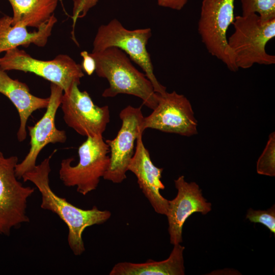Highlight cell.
<instances>
[{
  "instance_id": "7c38bea8",
  "label": "cell",
  "mask_w": 275,
  "mask_h": 275,
  "mask_svg": "<svg viewBox=\"0 0 275 275\" xmlns=\"http://www.w3.org/2000/svg\"><path fill=\"white\" fill-rule=\"evenodd\" d=\"M63 93L62 88L51 83L49 103L45 114L34 126H28L31 138L30 149L23 160L16 166L15 174L18 179L36 166L37 157L45 146L49 143L66 142L65 131L58 129L55 124L56 113Z\"/></svg>"
},
{
  "instance_id": "277c9868",
  "label": "cell",
  "mask_w": 275,
  "mask_h": 275,
  "mask_svg": "<svg viewBox=\"0 0 275 275\" xmlns=\"http://www.w3.org/2000/svg\"><path fill=\"white\" fill-rule=\"evenodd\" d=\"M152 35L150 28L129 30L117 19L100 25L94 38L92 52L101 51L106 48L117 47L138 64L151 81L154 91L160 95L167 92L166 88L156 78L147 44Z\"/></svg>"
},
{
  "instance_id": "ac0fdd59",
  "label": "cell",
  "mask_w": 275,
  "mask_h": 275,
  "mask_svg": "<svg viewBox=\"0 0 275 275\" xmlns=\"http://www.w3.org/2000/svg\"><path fill=\"white\" fill-rule=\"evenodd\" d=\"M13 9L11 23L39 28L53 14L58 0H8Z\"/></svg>"
},
{
  "instance_id": "5bb4252c",
  "label": "cell",
  "mask_w": 275,
  "mask_h": 275,
  "mask_svg": "<svg viewBox=\"0 0 275 275\" xmlns=\"http://www.w3.org/2000/svg\"><path fill=\"white\" fill-rule=\"evenodd\" d=\"M142 134L140 133L136 139L134 154L128 164V171L135 175L140 188L155 211L166 215L169 200L160 193V190L165 188L160 180L163 169L153 163L149 152L143 143Z\"/></svg>"
},
{
  "instance_id": "cb8c5ba5",
  "label": "cell",
  "mask_w": 275,
  "mask_h": 275,
  "mask_svg": "<svg viewBox=\"0 0 275 275\" xmlns=\"http://www.w3.org/2000/svg\"><path fill=\"white\" fill-rule=\"evenodd\" d=\"M188 0H157L159 6L176 10H181L186 4Z\"/></svg>"
},
{
  "instance_id": "9c48e42d",
  "label": "cell",
  "mask_w": 275,
  "mask_h": 275,
  "mask_svg": "<svg viewBox=\"0 0 275 275\" xmlns=\"http://www.w3.org/2000/svg\"><path fill=\"white\" fill-rule=\"evenodd\" d=\"M78 85L74 83L63 93L60 105L65 122L81 135H102L110 121L109 107L96 105L87 91L78 89Z\"/></svg>"
},
{
  "instance_id": "603a6c76",
  "label": "cell",
  "mask_w": 275,
  "mask_h": 275,
  "mask_svg": "<svg viewBox=\"0 0 275 275\" xmlns=\"http://www.w3.org/2000/svg\"><path fill=\"white\" fill-rule=\"evenodd\" d=\"M80 56L82 58L81 67L83 71H85L88 75H91L96 69V62L93 57L87 51H82L80 52Z\"/></svg>"
},
{
  "instance_id": "5b68a950",
  "label": "cell",
  "mask_w": 275,
  "mask_h": 275,
  "mask_svg": "<svg viewBox=\"0 0 275 275\" xmlns=\"http://www.w3.org/2000/svg\"><path fill=\"white\" fill-rule=\"evenodd\" d=\"M109 148L102 135L88 136L78 149L79 161L72 166L73 157L62 160L59 177L68 187L76 186L79 194L85 196L97 187L109 163Z\"/></svg>"
},
{
  "instance_id": "52a82bcc",
  "label": "cell",
  "mask_w": 275,
  "mask_h": 275,
  "mask_svg": "<svg viewBox=\"0 0 275 275\" xmlns=\"http://www.w3.org/2000/svg\"><path fill=\"white\" fill-rule=\"evenodd\" d=\"M5 52L0 57L1 70L33 73L60 86L64 92L74 83L80 85V80L84 76L81 65L67 54H59L53 60L42 61L32 57L17 47Z\"/></svg>"
},
{
  "instance_id": "d6986e66",
  "label": "cell",
  "mask_w": 275,
  "mask_h": 275,
  "mask_svg": "<svg viewBox=\"0 0 275 275\" xmlns=\"http://www.w3.org/2000/svg\"><path fill=\"white\" fill-rule=\"evenodd\" d=\"M242 15L257 14L264 20L275 18V0H240Z\"/></svg>"
},
{
  "instance_id": "8fae6325",
  "label": "cell",
  "mask_w": 275,
  "mask_h": 275,
  "mask_svg": "<svg viewBox=\"0 0 275 275\" xmlns=\"http://www.w3.org/2000/svg\"><path fill=\"white\" fill-rule=\"evenodd\" d=\"M121 126L113 140L105 142L109 148V163L103 178L114 183L126 179L128 166L134 152V143L140 133L144 118L141 107L128 105L119 114Z\"/></svg>"
},
{
  "instance_id": "7402d4cb",
  "label": "cell",
  "mask_w": 275,
  "mask_h": 275,
  "mask_svg": "<svg viewBox=\"0 0 275 275\" xmlns=\"http://www.w3.org/2000/svg\"><path fill=\"white\" fill-rule=\"evenodd\" d=\"M99 0H73L72 15L73 21L72 35L76 41L74 32L76 21L78 18L84 17L88 11L96 5Z\"/></svg>"
},
{
  "instance_id": "6da1fadb",
  "label": "cell",
  "mask_w": 275,
  "mask_h": 275,
  "mask_svg": "<svg viewBox=\"0 0 275 275\" xmlns=\"http://www.w3.org/2000/svg\"><path fill=\"white\" fill-rule=\"evenodd\" d=\"M56 151L54 150L39 164L25 172L21 178L24 182L31 181L38 189L41 195V208L56 213L66 224L69 246L75 255L79 256L85 251L82 238L84 230L88 227L104 223L111 217V213L100 210L95 206L90 209L79 208L52 191L49 180L50 160Z\"/></svg>"
},
{
  "instance_id": "44dd1931",
  "label": "cell",
  "mask_w": 275,
  "mask_h": 275,
  "mask_svg": "<svg viewBox=\"0 0 275 275\" xmlns=\"http://www.w3.org/2000/svg\"><path fill=\"white\" fill-rule=\"evenodd\" d=\"M246 218L255 223H260L266 227L270 231L275 234V207L274 204L266 210L248 209Z\"/></svg>"
},
{
  "instance_id": "4fadbf2b",
  "label": "cell",
  "mask_w": 275,
  "mask_h": 275,
  "mask_svg": "<svg viewBox=\"0 0 275 275\" xmlns=\"http://www.w3.org/2000/svg\"><path fill=\"white\" fill-rule=\"evenodd\" d=\"M177 195L169 200L167 216L170 243L176 244L182 242L183 226L193 213L206 214L211 210V204L202 195V190L194 182H187L181 175L174 180Z\"/></svg>"
},
{
  "instance_id": "e0dca14e",
  "label": "cell",
  "mask_w": 275,
  "mask_h": 275,
  "mask_svg": "<svg viewBox=\"0 0 275 275\" xmlns=\"http://www.w3.org/2000/svg\"><path fill=\"white\" fill-rule=\"evenodd\" d=\"M184 246L174 244L169 258L163 261L151 259L135 263L122 262L115 264L110 275H184L183 251Z\"/></svg>"
},
{
  "instance_id": "3957f363",
  "label": "cell",
  "mask_w": 275,
  "mask_h": 275,
  "mask_svg": "<svg viewBox=\"0 0 275 275\" xmlns=\"http://www.w3.org/2000/svg\"><path fill=\"white\" fill-rule=\"evenodd\" d=\"M232 24L234 32L227 42L238 69L275 63V56L265 50L267 42L275 36V18L264 20L257 14L241 15L235 17Z\"/></svg>"
},
{
  "instance_id": "ba28073f",
  "label": "cell",
  "mask_w": 275,
  "mask_h": 275,
  "mask_svg": "<svg viewBox=\"0 0 275 275\" xmlns=\"http://www.w3.org/2000/svg\"><path fill=\"white\" fill-rule=\"evenodd\" d=\"M16 156L5 157L0 152V234L9 235L11 230L30 222L26 214L28 199L35 188L24 186L15 174Z\"/></svg>"
},
{
  "instance_id": "7a4b0ae2",
  "label": "cell",
  "mask_w": 275,
  "mask_h": 275,
  "mask_svg": "<svg viewBox=\"0 0 275 275\" xmlns=\"http://www.w3.org/2000/svg\"><path fill=\"white\" fill-rule=\"evenodd\" d=\"M90 54L96 62V74L109 83L102 93L103 97H114L120 94L133 95L141 99L148 107L155 108L158 94L146 75L132 65L126 53L112 47Z\"/></svg>"
},
{
  "instance_id": "2e32d148",
  "label": "cell",
  "mask_w": 275,
  "mask_h": 275,
  "mask_svg": "<svg viewBox=\"0 0 275 275\" xmlns=\"http://www.w3.org/2000/svg\"><path fill=\"white\" fill-rule=\"evenodd\" d=\"M57 19L52 14L38 31L29 32L26 27L11 23V17L5 16L0 18V53L22 45L28 47L34 44L44 47L51 34Z\"/></svg>"
},
{
  "instance_id": "ffe728a7",
  "label": "cell",
  "mask_w": 275,
  "mask_h": 275,
  "mask_svg": "<svg viewBox=\"0 0 275 275\" xmlns=\"http://www.w3.org/2000/svg\"><path fill=\"white\" fill-rule=\"evenodd\" d=\"M257 172L260 175L275 176V133L271 132L257 162Z\"/></svg>"
},
{
  "instance_id": "30bf717a",
  "label": "cell",
  "mask_w": 275,
  "mask_h": 275,
  "mask_svg": "<svg viewBox=\"0 0 275 275\" xmlns=\"http://www.w3.org/2000/svg\"><path fill=\"white\" fill-rule=\"evenodd\" d=\"M198 121L187 98L176 91L158 94L156 106L144 118L141 126L143 133L152 128L162 132L190 136L197 134Z\"/></svg>"
},
{
  "instance_id": "9a60e30c",
  "label": "cell",
  "mask_w": 275,
  "mask_h": 275,
  "mask_svg": "<svg viewBox=\"0 0 275 275\" xmlns=\"http://www.w3.org/2000/svg\"><path fill=\"white\" fill-rule=\"evenodd\" d=\"M0 93L7 97L16 107L20 117V126L17 133L19 142L26 138V123L33 112L46 108L49 97L43 98L32 95L28 86L10 77L0 69Z\"/></svg>"
},
{
  "instance_id": "8992f818",
  "label": "cell",
  "mask_w": 275,
  "mask_h": 275,
  "mask_svg": "<svg viewBox=\"0 0 275 275\" xmlns=\"http://www.w3.org/2000/svg\"><path fill=\"white\" fill-rule=\"evenodd\" d=\"M235 0H203L198 30L203 43L212 56L231 71H237L234 57L228 46L227 31L234 19Z\"/></svg>"
}]
</instances>
